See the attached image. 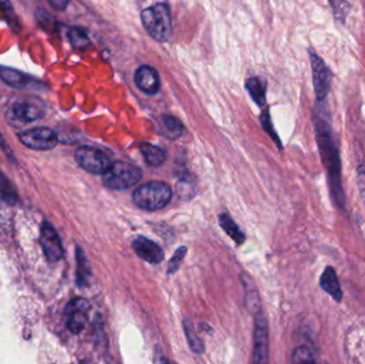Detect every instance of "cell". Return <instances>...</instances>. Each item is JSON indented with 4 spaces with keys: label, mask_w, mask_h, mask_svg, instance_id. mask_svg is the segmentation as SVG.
Masks as SVG:
<instances>
[{
    "label": "cell",
    "mask_w": 365,
    "mask_h": 364,
    "mask_svg": "<svg viewBox=\"0 0 365 364\" xmlns=\"http://www.w3.org/2000/svg\"><path fill=\"white\" fill-rule=\"evenodd\" d=\"M314 132L324 168L327 172L333 201L345 209V193L342 185V164L339 148L333 137L331 117L325 102H316L313 111Z\"/></svg>",
    "instance_id": "cell-1"
},
{
    "label": "cell",
    "mask_w": 365,
    "mask_h": 364,
    "mask_svg": "<svg viewBox=\"0 0 365 364\" xmlns=\"http://www.w3.org/2000/svg\"><path fill=\"white\" fill-rule=\"evenodd\" d=\"M46 113V105L40 97L21 95L12 97L8 104L7 121L12 126H23L41 120Z\"/></svg>",
    "instance_id": "cell-2"
},
{
    "label": "cell",
    "mask_w": 365,
    "mask_h": 364,
    "mask_svg": "<svg viewBox=\"0 0 365 364\" xmlns=\"http://www.w3.org/2000/svg\"><path fill=\"white\" fill-rule=\"evenodd\" d=\"M172 189L165 182L152 181L143 184L133 191V201L144 211H160L170 202Z\"/></svg>",
    "instance_id": "cell-3"
},
{
    "label": "cell",
    "mask_w": 365,
    "mask_h": 364,
    "mask_svg": "<svg viewBox=\"0 0 365 364\" xmlns=\"http://www.w3.org/2000/svg\"><path fill=\"white\" fill-rule=\"evenodd\" d=\"M141 21L145 30L160 42H165L172 33L171 13L168 6L156 3L141 12Z\"/></svg>",
    "instance_id": "cell-4"
},
{
    "label": "cell",
    "mask_w": 365,
    "mask_h": 364,
    "mask_svg": "<svg viewBox=\"0 0 365 364\" xmlns=\"http://www.w3.org/2000/svg\"><path fill=\"white\" fill-rule=\"evenodd\" d=\"M142 171L136 164L127 162H115L103 174V183L113 191H125L139 183Z\"/></svg>",
    "instance_id": "cell-5"
},
{
    "label": "cell",
    "mask_w": 365,
    "mask_h": 364,
    "mask_svg": "<svg viewBox=\"0 0 365 364\" xmlns=\"http://www.w3.org/2000/svg\"><path fill=\"white\" fill-rule=\"evenodd\" d=\"M309 55L316 102H325L331 90L333 72L330 68H328L324 59L317 55V52L309 50Z\"/></svg>",
    "instance_id": "cell-6"
},
{
    "label": "cell",
    "mask_w": 365,
    "mask_h": 364,
    "mask_svg": "<svg viewBox=\"0 0 365 364\" xmlns=\"http://www.w3.org/2000/svg\"><path fill=\"white\" fill-rule=\"evenodd\" d=\"M75 158L82 169L92 174H104L113 164L103 151L89 146L78 148Z\"/></svg>",
    "instance_id": "cell-7"
},
{
    "label": "cell",
    "mask_w": 365,
    "mask_h": 364,
    "mask_svg": "<svg viewBox=\"0 0 365 364\" xmlns=\"http://www.w3.org/2000/svg\"><path fill=\"white\" fill-rule=\"evenodd\" d=\"M21 144L35 151H50L58 144V136L50 127L39 126L24 131L19 135Z\"/></svg>",
    "instance_id": "cell-8"
},
{
    "label": "cell",
    "mask_w": 365,
    "mask_h": 364,
    "mask_svg": "<svg viewBox=\"0 0 365 364\" xmlns=\"http://www.w3.org/2000/svg\"><path fill=\"white\" fill-rule=\"evenodd\" d=\"M89 301L84 298H75L71 300L64 311L66 327L73 334H78L84 330L88 320Z\"/></svg>",
    "instance_id": "cell-9"
},
{
    "label": "cell",
    "mask_w": 365,
    "mask_h": 364,
    "mask_svg": "<svg viewBox=\"0 0 365 364\" xmlns=\"http://www.w3.org/2000/svg\"><path fill=\"white\" fill-rule=\"evenodd\" d=\"M254 348L253 361L255 363H266L268 361V326L264 313L259 310L255 316Z\"/></svg>",
    "instance_id": "cell-10"
},
{
    "label": "cell",
    "mask_w": 365,
    "mask_h": 364,
    "mask_svg": "<svg viewBox=\"0 0 365 364\" xmlns=\"http://www.w3.org/2000/svg\"><path fill=\"white\" fill-rule=\"evenodd\" d=\"M0 79L3 80L6 85L17 89L27 91H41L43 89L42 82L23 73L21 70L8 66H0Z\"/></svg>",
    "instance_id": "cell-11"
},
{
    "label": "cell",
    "mask_w": 365,
    "mask_h": 364,
    "mask_svg": "<svg viewBox=\"0 0 365 364\" xmlns=\"http://www.w3.org/2000/svg\"><path fill=\"white\" fill-rule=\"evenodd\" d=\"M41 246L45 256L50 262L60 261L64 256V247L61 244L58 233L48 222H44L41 228Z\"/></svg>",
    "instance_id": "cell-12"
},
{
    "label": "cell",
    "mask_w": 365,
    "mask_h": 364,
    "mask_svg": "<svg viewBox=\"0 0 365 364\" xmlns=\"http://www.w3.org/2000/svg\"><path fill=\"white\" fill-rule=\"evenodd\" d=\"M133 249L139 258L148 263L160 264L165 258L162 247L144 236H138L133 240Z\"/></svg>",
    "instance_id": "cell-13"
},
{
    "label": "cell",
    "mask_w": 365,
    "mask_h": 364,
    "mask_svg": "<svg viewBox=\"0 0 365 364\" xmlns=\"http://www.w3.org/2000/svg\"><path fill=\"white\" fill-rule=\"evenodd\" d=\"M135 82L138 89L148 95H155L160 91V76L152 66H141L135 74Z\"/></svg>",
    "instance_id": "cell-14"
},
{
    "label": "cell",
    "mask_w": 365,
    "mask_h": 364,
    "mask_svg": "<svg viewBox=\"0 0 365 364\" xmlns=\"http://www.w3.org/2000/svg\"><path fill=\"white\" fill-rule=\"evenodd\" d=\"M319 285L321 289L328 295H330L331 298L335 303H342L343 300V291L341 285H339V278H337V273H335V268L333 266H327L321 274L319 278Z\"/></svg>",
    "instance_id": "cell-15"
},
{
    "label": "cell",
    "mask_w": 365,
    "mask_h": 364,
    "mask_svg": "<svg viewBox=\"0 0 365 364\" xmlns=\"http://www.w3.org/2000/svg\"><path fill=\"white\" fill-rule=\"evenodd\" d=\"M140 151L145 162L151 167H160L166 160V153L160 146L148 144V142H142L140 144Z\"/></svg>",
    "instance_id": "cell-16"
},
{
    "label": "cell",
    "mask_w": 365,
    "mask_h": 364,
    "mask_svg": "<svg viewBox=\"0 0 365 364\" xmlns=\"http://www.w3.org/2000/svg\"><path fill=\"white\" fill-rule=\"evenodd\" d=\"M184 125L174 115H162V133L169 139H176L182 136Z\"/></svg>",
    "instance_id": "cell-17"
},
{
    "label": "cell",
    "mask_w": 365,
    "mask_h": 364,
    "mask_svg": "<svg viewBox=\"0 0 365 364\" xmlns=\"http://www.w3.org/2000/svg\"><path fill=\"white\" fill-rule=\"evenodd\" d=\"M219 223H221V226L223 227V230L227 232L230 238H232L237 245H241L245 242V240H246L245 234L229 215L221 214L219 216Z\"/></svg>",
    "instance_id": "cell-18"
},
{
    "label": "cell",
    "mask_w": 365,
    "mask_h": 364,
    "mask_svg": "<svg viewBox=\"0 0 365 364\" xmlns=\"http://www.w3.org/2000/svg\"><path fill=\"white\" fill-rule=\"evenodd\" d=\"M246 88L255 103L264 105L266 102V85L262 79L258 77L249 78Z\"/></svg>",
    "instance_id": "cell-19"
},
{
    "label": "cell",
    "mask_w": 365,
    "mask_h": 364,
    "mask_svg": "<svg viewBox=\"0 0 365 364\" xmlns=\"http://www.w3.org/2000/svg\"><path fill=\"white\" fill-rule=\"evenodd\" d=\"M0 197L9 204H15L17 201V193L15 186L0 170Z\"/></svg>",
    "instance_id": "cell-20"
},
{
    "label": "cell",
    "mask_w": 365,
    "mask_h": 364,
    "mask_svg": "<svg viewBox=\"0 0 365 364\" xmlns=\"http://www.w3.org/2000/svg\"><path fill=\"white\" fill-rule=\"evenodd\" d=\"M182 325H184V330H185L186 338H187L190 349L196 354H202L204 352V344L198 336L197 332L194 330L191 323L186 320L182 322Z\"/></svg>",
    "instance_id": "cell-21"
},
{
    "label": "cell",
    "mask_w": 365,
    "mask_h": 364,
    "mask_svg": "<svg viewBox=\"0 0 365 364\" xmlns=\"http://www.w3.org/2000/svg\"><path fill=\"white\" fill-rule=\"evenodd\" d=\"M68 40L76 50H86L90 45V39L87 32L82 28H71L68 31Z\"/></svg>",
    "instance_id": "cell-22"
},
{
    "label": "cell",
    "mask_w": 365,
    "mask_h": 364,
    "mask_svg": "<svg viewBox=\"0 0 365 364\" xmlns=\"http://www.w3.org/2000/svg\"><path fill=\"white\" fill-rule=\"evenodd\" d=\"M77 281L78 285H84L87 283L88 278L90 276L89 263L87 258L80 248H77Z\"/></svg>",
    "instance_id": "cell-23"
},
{
    "label": "cell",
    "mask_w": 365,
    "mask_h": 364,
    "mask_svg": "<svg viewBox=\"0 0 365 364\" xmlns=\"http://www.w3.org/2000/svg\"><path fill=\"white\" fill-rule=\"evenodd\" d=\"M313 352L308 346H299L294 350L292 356V362L300 363V362H315Z\"/></svg>",
    "instance_id": "cell-24"
},
{
    "label": "cell",
    "mask_w": 365,
    "mask_h": 364,
    "mask_svg": "<svg viewBox=\"0 0 365 364\" xmlns=\"http://www.w3.org/2000/svg\"><path fill=\"white\" fill-rule=\"evenodd\" d=\"M187 253V247H180L176 252H174V256L170 258V261L168 263V274H174L178 271L180 268V264H182V260Z\"/></svg>",
    "instance_id": "cell-25"
},
{
    "label": "cell",
    "mask_w": 365,
    "mask_h": 364,
    "mask_svg": "<svg viewBox=\"0 0 365 364\" xmlns=\"http://www.w3.org/2000/svg\"><path fill=\"white\" fill-rule=\"evenodd\" d=\"M357 171H358V188L360 191L361 195L363 199L365 200V167L363 164H359L357 167Z\"/></svg>",
    "instance_id": "cell-26"
},
{
    "label": "cell",
    "mask_w": 365,
    "mask_h": 364,
    "mask_svg": "<svg viewBox=\"0 0 365 364\" xmlns=\"http://www.w3.org/2000/svg\"><path fill=\"white\" fill-rule=\"evenodd\" d=\"M262 122L264 125L265 129H266L268 134L277 141V144H280V140H279L278 136L274 133V128H272V122H270V115H262Z\"/></svg>",
    "instance_id": "cell-27"
},
{
    "label": "cell",
    "mask_w": 365,
    "mask_h": 364,
    "mask_svg": "<svg viewBox=\"0 0 365 364\" xmlns=\"http://www.w3.org/2000/svg\"><path fill=\"white\" fill-rule=\"evenodd\" d=\"M47 1L55 10H58V11L66 10L68 3H70V0H47Z\"/></svg>",
    "instance_id": "cell-28"
},
{
    "label": "cell",
    "mask_w": 365,
    "mask_h": 364,
    "mask_svg": "<svg viewBox=\"0 0 365 364\" xmlns=\"http://www.w3.org/2000/svg\"><path fill=\"white\" fill-rule=\"evenodd\" d=\"M330 1L331 7L333 8L335 11V17H341V8H342V3H345V0H329Z\"/></svg>",
    "instance_id": "cell-29"
},
{
    "label": "cell",
    "mask_w": 365,
    "mask_h": 364,
    "mask_svg": "<svg viewBox=\"0 0 365 364\" xmlns=\"http://www.w3.org/2000/svg\"><path fill=\"white\" fill-rule=\"evenodd\" d=\"M0 7L3 8V11H12L9 0H0Z\"/></svg>",
    "instance_id": "cell-30"
}]
</instances>
